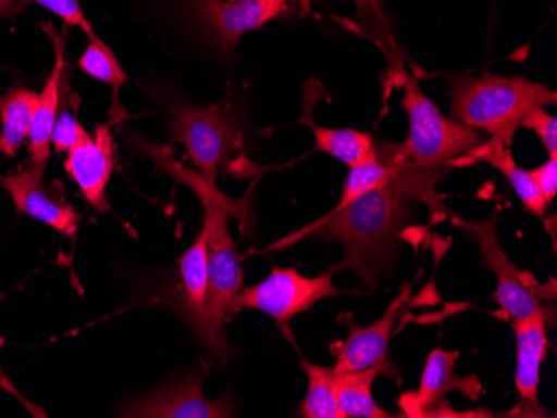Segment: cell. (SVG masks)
Returning <instances> with one entry per match:
<instances>
[{"label":"cell","instance_id":"cell-1","mask_svg":"<svg viewBox=\"0 0 557 418\" xmlns=\"http://www.w3.org/2000/svg\"><path fill=\"white\" fill-rule=\"evenodd\" d=\"M416 204L418 202L408 201L387 187H379L352 204L329 212L306 229L278 240L272 249L287 248L308 236L343 243L346 258L337 268L352 270L368 286H375L389 268L400 232L418 214Z\"/></svg>","mask_w":557,"mask_h":418},{"label":"cell","instance_id":"cell-2","mask_svg":"<svg viewBox=\"0 0 557 418\" xmlns=\"http://www.w3.org/2000/svg\"><path fill=\"white\" fill-rule=\"evenodd\" d=\"M450 118L490 134L506 147L529 112L556 104L554 90L524 77H456L450 80Z\"/></svg>","mask_w":557,"mask_h":418},{"label":"cell","instance_id":"cell-3","mask_svg":"<svg viewBox=\"0 0 557 418\" xmlns=\"http://www.w3.org/2000/svg\"><path fill=\"white\" fill-rule=\"evenodd\" d=\"M205 208L209 220L208 293L197 337L208 351L224 360L230 352L225 318L230 317L231 304L243 287L244 273L230 232L227 212L208 197H205Z\"/></svg>","mask_w":557,"mask_h":418},{"label":"cell","instance_id":"cell-4","mask_svg":"<svg viewBox=\"0 0 557 418\" xmlns=\"http://www.w3.org/2000/svg\"><path fill=\"white\" fill-rule=\"evenodd\" d=\"M400 105L408 112L409 136L403 143H396V151L414 164L450 170L456 162L468 159L469 152L484 142L474 127L444 117L414 79L404 84Z\"/></svg>","mask_w":557,"mask_h":418},{"label":"cell","instance_id":"cell-5","mask_svg":"<svg viewBox=\"0 0 557 418\" xmlns=\"http://www.w3.org/2000/svg\"><path fill=\"white\" fill-rule=\"evenodd\" d=\"M337 273V265L318 277L300 276L296 268L274 267L258 286L239 290L231 304V315L250 308L274 318L277 326H286L294 315L311 311L324 299L346 293L334 287L333 277Z\"/></svg>","mask_w":557,"mask_h":418},{"label":"cell","instance_id":"cell-6","mask_svg":"<svg viewBox=\"0 0 557 418\" xmlns=\"http://www.w3.org/2000/svg\"><path fill=\"white\" fill-rule=\"evenodd\" d=\"M171 140L186 147L189 162L215 187L219 167L234 152L240 151L239 132L233 121L219 107H177L171 118Z\"/></svg>","mask_w":557,"mask_h":418},{"label":"cell","instance_id":"cell-7","mask_svg":"<svg viewBox=\"0 0 557 418\" xmlns=\"http://www.w3.org/2000/svg\"><path fill=\"white\" fill-rule=\"evenodd\" d=\"M412 283H406L399 295L391 302L386 314L371 327H358L354 324L352 314H343L337 322L349 327V335L344 342L331 345V354L336 357L334 372H356L364 368L377 367L383 377L400 383L399 368L389 358V343L396 324L411 301Z\"/></svg>","mask_w":557,"mask_h":418},{"label":"cell","instance_id":"cell-8","mask_svg":"<svg viewBox=\"0 0 557 418\" xmlns=\"http://www.w3.org/2000/svg\"><path fill=\"white\" fill-rule=\"evenodd\" d=\"M456 223L459 224L466 237L478 245L484 265L496 276L497 287L494 299L509 317L525 318L537 314H549V308L541 304L544 297H549L546 295V287L533 289L529 286L504 252L497 237L499 215H490L483 223H462V220H456Z\"/></svg>","mask_w":557,"mask_h":418},{"label":"cell","instance_id":"cell-9","mask_svg":"<svg viewBox=\"0 0 557 418\" xmlns=\"http://www.w3.org/2000/svg\"><path fill=\"white\" fill-rule=\"evenodd\" d=\"M209 367L199 368L190 376L175 380L146 397L136 398L122 408V417L161 418H224L233 417L231 393L225 392L219 401H208L202 395V382Z\"/></svg>","mask_w":557,"mask_h":418},{"label":"cell","instance_id":"cell-10","mask_svg":"<svg viewBox=\"0 0 557 418\" xmlns=\"http://www.w3.org/2000/svg\"><path fill=\"white\" fill-rule=\"evenodd\" d=\"M114 121L102 122L94 127V134L81 130L79 139L67 152L64 162L71 179L77 183L84 199L96 211L109 212L108 189L114 168V136H112Z\"/></svg>","mask_w":557,"mask_h":418},{"label":"cell","instance_id":"cell-11","mask_svg":"<svg viewBox=\"0 0 557 418\" xmlns=\"http://www.w3.org/2000/svg\"><path fill=\"white\" fill-rule=\"evenodd\" d=\"M42 179L44 168L33 164L15 174L0 176V183L21 214L29 215L64 236H74L79 227V214L67 204L61 187L44 186Z\"/></svg>","mask_w":557,"mask_h":418},{"label":"cell","instance_id":"cell-12","mask_svg":"<svg viewBox=\"0 0 557 418\" xmlns=\"http://www.w3.org/2000/svg\"><path fill=\"white\" fill-rule=\"evenodd\" d=\"M290 0H193L194 12L222 51H233L244 34L284 14Z\"/></svg>","mask_w":557,"mask_h":418},{"label":"cell","instance_id":"cell-13","mask_svg":"<svg viewBox=\"0 0 557 418\" xmlns=\"http://www.w3.org/2000/svg\"><path fill=\"white\" fill-rule=\"evenodd\" d=\"M459 352H447L436 349L431 352L422 370L421 385L411 395V402L403 405L411 417H437L446 407V395L450 392H461L465 397L478 401L484 393L483 383L478 377H461L456 373V362Z\"/></svg>","mask_w":557,"mask_h":418},{"label":"cell","instance_id":"cell-14","mask_svg":"<svg viewBox=\"0 0 557 418\" xmlns=\"http://www.w3.org/2000/svg\"><path fill=\"white\" fill-rule=\"evenodd\" d=\"M547 315L537 314L533 317L511 318V326L518 343V364H516V389L521 404L516 411L524 417H546L541 407L540 372L541 365L549 351L547 340Z\"/></svg>","mask_w":557,"mask_h":418},{"label":"cell","instance_id":"cell-15","mask_svg":"<svg viewBox=\"0 0 557 418\" xmlns=\"http://www.w3.org/2000/svg\"><path fill=\"white\" fill-rule=\"evenodd\" d=\"M375 152H377L379 161L383 162L389 170V179L384 187L408 201L428 205L429 211L434 215H441V217L453 215L444 205V197L440 195L436 190L437 183L446 179L450 170L414 164L409 159L399 155V152L396 151V143L393 142L375 143Z\"/></svg>","mask_w":557,"mask_h":418},{"label":"cell","instance_id":"cell-16","mask_svg":"<svg viewBox=\"0 0 557 418\" xmlns=\"http://www.w3.org/2000/svg\"><path fill=\"white\" fill-rule=\"evenodd\" d=\"M42 29L54 43L55 62L42 92L39 93V102H37L36 112H34L29 140L33 164L46 168L50 159V139H52V130H54L55 121H58L59 102H61L62 74H64L67 64L64 61L65 30L62 36H59L49 22H44Z\"/></svg>","mask_w":557,"mask_h":418},{"label":"cell","instance_id":"cell-17","mask_svg":"<svg viewBox=\"0 0 557 418\" xmlns=\"http://www.w3.org/2000/svg\"><path fill=\"white\" fill-rule=\"evenodd\" d=\"M468 157L471 162L484 161L497 168L511 183L525 211L533 212L537 217H544L547 204L543 193L537 189L529 170L519 167L518 162L512 157L511 147L504 145L499 140L491 139L487 142L479 143L474 151L469 152Z\"/></svg>","mask_w":557,"mask_h":418},{"label":"cell","instance_id":"cell-18","mask_svg":"<svg viewBox=\"0 0 557 418\" xmlns=\"http://www.w3.org/2000/svg\"><path fill=\"white\" fill-rule=\"evenodd\" d=\"M208 237L209 220L200 229L196 242L184 252L180 262L181 282H183V302L196 333H199L205 312L206 293H208Z\"/></svg>","mask_w":557,"mask_h":418},{"label":"cell","instance_id":"cell-19","mask_svg":"<svg viewBox=\"0 0 557 418\" xmlns=\"http://www.w3.org/2000/svg\"><path fill=\"white\" fill-rule=\"evenodd\" d=\"M383 376L377 367L356 370V372H334L337 410L341 418H391L394 414L375 404L372 397V383Z\"/></svg>","mask_w":557,"mask_h":418},{"label":"cell","instance_id":"cell-20","mask_svg":"<svg viewBox=\"0 0 557 418\" xmlns=\"http://www.w3.org/2000/svg\"><path fill=\"white\" fill-rule=\"evenodd\" d=\"M37 102H39V93L22 87L0 97V118H2L0 154L14 157L24 140L29 139Z\"/></svg>","mask_w":557,"mask_h":418},{"label":"cell","instance_id":"cell-21","mask_svg":"<svg viewBox=\"0 0 557 418\" xmlns=\"http://www.w3.org/2000/svg\"><path fill=\"white\" fill-rule=\"evenodd\" d=\"M299 124L311 127L314 132L315 149L325 154L333 155L347 167L364 161L375 151V142L368 132H358L352 129H327L312 121L311 107H304Z\"/></svg>","mask_w":557,"mask_h":418},{"label":"cell","instance_id":"cell-22","mask_svg":"<svg viewBox=\"0 0 557 418\" xmlns=\"http://www.w3.org/2000/svg\"><path fill=\"white\" fill-rule=\"evenodd\" d=\"M300 368L308 376V393L297 408V415L306 418H341L333 367H322L300 357Z\"/></svg>","mask_w":557,"mask_h":418},{"label":"cell","instance_id":"cell-23","mask_svg":"<svg viewBox=\"0 0 557 418\" xmlns=\"http://www.w3.org/2000/svg\"><path fill=\"white\" fill-rule=\"evenodd\" d=\"M387 179H389V170L383 162L379 161L377 152H372L364 161L349 167V176H347L346 183H344L343 197H341L339 204L334 207V211H339V208L352 204L356 199L371 192V190L386 186Z\"/></svg>","mask_w":557,"mask_h":418},{"label":"cell","instance_id":"cell-24","mask_svg":"<svg viewBox=\"0 0 557 418\" xmlns=\"http://www.w3.org/2000/svg\"><path fill=\"white\" fill-rule=\"evenodd\" d=\"M79 67L86 72L87 76L111 86L115 96L127 83L124 68L104 42H90L81 58Z\"/></svg>","mask_w":557,"mask_h":418},{"label":"cell","instance_id":"cell-25","mask_svg":"<svg viewBox=\"0 0 557 418\" xmlns=\"http://www.w3.org/2000/svg\"><path fill=\"white\" fill-rule=\"evenodd\" d=\"M17 4L21 9L30 4L40 5V8L47 9V11L62 18L65 26L77 27V29L83 30L89 37L90 42H102L97 37L96 30L90 26V22L87 21L79 0H17Z\"/></svg>","mask_w":557,"mask_h":418},{"label":"cell","instance_id":"cell-26","mask_svg":"<svg viewBox=\"0 0 557 418\" xmlns=\"http://www.w3.org/2000/svg\"><path fill=\"white\" fill-rule=\"evenodd\" d=\"M521 127L533 130L540 137L549 157H557V118L554 115L547 114L544 109H536L525 115Z\"/></svg>","mask_w":557,"mask_h":418},{"label":"cell","instance_id":"cell-27","mask_svg":"<svg viewBox=\"0 0 557 418\" xmlns=\"http://www.w3.org/2000/svg\"><path fill=\"white\" fill-rule=\"evenodd\" d=\"M83 127L79 122L75 121L74 115H72L67 109H64L61 115H59L58 121H55L50 145H54L59 154L71 151L72 147L77 142V139H79Z\"/></svg>","mask_w":557,"mask_h":418},{"label":"cell","instance_id":"cell-28","mask_svg":"<svg viewBox=\"0 0 557 418\" xmlns=\"http://www.w3.org/2000/svg\"><path fill=\"white\" fill-rule=\"evenodd\" d=\"M536 183L540 192L543 193L544 201L549 205L557 193V157H549L540 167L529 170Z\"/></svg>","mask_w":557,"mask_h":418},{"label":"cell","instance_id":"cell-29","mask_svg":"<svg viewBox=\"0 0 557 418\" xmlns=\"http://www.w3.org/2000/svg\"><path fill=\"white\" fill-rule=\"evenodd\" d=\"M24 9L18 8L17 0H0V17L21 15Z\"/></svg>","mask_w":557,"mask_h":418},{"label":"cell","instance_id":"cell-30","mask_svg":"<svg viewBox=\"0 0 557 418\" xmlns=\"http://www.w3.org/2000/svg\"><path fill=\"white\" fill-rule=\"evenodd\" d=\"M356 2H358L359 5L369 4V0H356Z\"/></svg>","mask_w":557,"mask_h":418},{"label":"cell","instance_id":"cell-31","mask_svg":"<svg viewBox=\"0 0 557 418\" xmlns=\"http://www.w3.org/2000/svg\"><path fill=\"white\" fill-rule=\"evenodd\" d=\"M230 2H234V0H230Z\"/></svg>","mask_w":557,"mask_h":418}]
</instances>
